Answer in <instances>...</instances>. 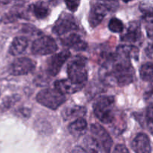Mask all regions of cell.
<instances>
[{
    "instance_id": "5bb4252c",
    "label": "cell",
    "mask_w": 153,
    "mask_h": 153,
    "mask_svg": "<svg viewBox=\"0 0 153 153\" xmlns=\"http://www.w3.org/2000/svg\"><path fill=\"white\" fill-rule=\"evenodd\" d=\"M84 85H78L73 83L70 79H61L55 82V88L61 94H72L81 91L83 88Z\"/></svg>"
},
{
    "instance_id": "83f0119b",
    "label": "cell",
    "mask_w": 153,
    "mask_h": 153,
    "mask_svg": "<svg viewBox=\"0 0 153 153\" xmlns=\"http://www.w3.org/2000/svg\"><path fill=\"white\" fill-rule=\"evenodd\" d=\"M71 153H87L85 149L81 146H76L73 149Z\"/></svg>"
},
{
    "instance_id": "484cf974",
    "label": "cell",
    "mask_w": 153,
    "mask_h": 153,
    "mask_svg": "<svg viewBox=\"0 0 153 153\" xmlns=\"http://www.w3.org/2000/svg\"><path fill=\"white\" fill-rule=\"evenodd\" d=\"M112 153H129V152L126 146L123 144H118L115 146Z\"/></svg>"
},
{
    "instance_id": "9c48e42d",
    "label": "cell",
    "mask_w": 153,
    "mask_h": 153,
    "mask_svg": "<svg viewBox=\"0 0 153 153\" xmlns=\"http://www.w3.org/2000/svg\"><path fill=\"white\" fill-rule=\"evenodd\" d=\"M91 130V133L94 136V138L98 141L100 145L102 146L105 153H110L113 144V140L108 131L102 126L97 123L92 124Z\"/></svg>"
},
{
    "instance_id": "4dcf8cb0",
    "label": "cell",
    "mask_w": 153,
    "mask_h": 153,
    "mask_svg": "<svg viewBox=\"0 0 153 153\" xmlns=\"http://www.w3.org/2000/svg\"><path fill=\"white\" fill-rule=\"evenodd\" d=\"M123 1L124 2L127 3V2H128V1H132V0H123Z\"/></svg>"
},
{
    "instance_id": "d6986e66",
    "label": "cell",
    "mask_w": 153,
    "mask_h": 153,
    "mask_svg": "<svg viewBox=\"0 0 153 153\" xmlns=\"http://www.w3.org/2000/svg\"><path fill=\"white\" fill-rule=\"evenodd\" d=\"M31 9H32L34 15L37 19H44L46 16H48L50 12L49 6L43 1H38L32 4Z\"/></svg>"
},
{
    "instance_id": "d4e9b609",
    "label": "cell",
    "mask_w": 153,
    "mask_h": 153,
    "mask_svg": "<svg viewBox=\"0 0 153 153\" xmlns=\"http://www.w3.org/2000/svg\"><path fill=\"white\" fill-rule=\"evenodd\" d=\"M81 0H65V4L67 8L72 12H75L77 10Z\"/></svg>"
},
{
    "instance_id": "5b68a950",
    "label": "cell",
    "mask_w": 153,
    "mask_h": 153,
    "mask_svg": "<svg viewBox=\"0 0 153 153\" xmlns=\"http://www.w3.org/2000/svg\"><path fill=\"white\" fill-rule=\"evenodd\" d=\"M58 49L56 42L49 36H43L35 40L31 46V52L34 55H46L55 53Z\"/></svg>"
},
{
    "instance_id": "1f68e13d",
    "label": "cell",
    "mask_w": 153,
    "mask_h": 153,
    "mask_svg": "<svg viewBox=\"0 0 153 153\" xmlns=\"http://www.w3.org/2000/svg\"><path fill=\"white\" fill-rule=\"evenodd\" d=\"M0 95H1V91H0Z\"/></svg>"
},
{
    "instance_id": "277c9868",
    "label": "cell",
    "mask_w": 153,
    "mask_h": 153,
    "mask_svg": "<svg viewBox=\"0 0 153 153\" xmlns=\"http://www.w3.org/2000/svg\"><path fill=\"white\" fill-rule=\"evenodd\" d=\"M37 102L42 105L55 110L64 104L66 101V97L56 89H44L40 91L36 97Z\"/></svg>"
},
{
    "instance_id": "f546056e",
    "label": "cell",
    "mask_w": 153,
    "mask_h": 153,
    "mask_svg": "<svg viewBox=\"0 0 153 153\" xmlns=\"http://www.w3.org/2000/svg\"><path fill=\"white\" fill-rule=\"evenodd\" d=\"M102 1H109V2H112V1H117V0H101Z\"/></svg>"
},
{
    "instance_id": "e0dca14e",
    "label": "cell",
    "mask_w": 153,
    "mask_h": 153,
    "mask_svg": "<svg viewBox=\"0 0 153 153\" xmlns=\"http://www.w3.org/2000/svg\"><path fill=\"white\" fill-rule=\"evenodd\" d=\"M28 39L25 37H16L12 41L9 48V53L11 55L16 56L22 53L28 46Z\"/></svg>"
},
{
    "instance_id": "7a4b0ae2",
    "label": "cell",
    "mask_w": 153,
    "mask_h": 153,
    "mask_svg": "<svg viewBox=\"0 0 153 153\" xmlns=\"http://www.w3.org/2000/svg\"><path fill=\"white\" fill-rule=\"evenodd\" d=\"M114 107V98L113 97L111 96L100 97L94 103V114L103 123H111L115 120Z\"/></svg>"
},
{
    "instance_id": "603a6c76",
    "label": "cell",
    "mask_w": 153,
    "mask_h": 153,
    "mask_svg": "<svg viewBox=\"0 0 153 153\" xmlns=\"http://www.w3.org/2000/svg\"><path fill=\"white\" fill-rule=\"evenodd\" d=\"M108 28L111 31L114 33H120L123 31L124 25L122 21L117 18H112L109 21Z\"/></svg>"
},
{
    "instance_id": "8fae6325",
    "label": "cell",
    "mask_w": 153,
    "mask_h": 153,
    "mask_svg": "<svg viewBox=\"0 0 153 153\" xmlns=\"http://www.w3.org/2000/svg\"><path fill=\"white\" fill-rule=\"evenodd\" d=\"M142 33L140 22L134 21L130 22L126 31L121 36V40L127 43H135L140 41Z\"/></svg>"
},
{
    "instance_id": "f1b7e54d",
    "label": "cell",
    "mask_w": 153,
    "mask_h": 153,
    "mask_svg": "<svg viewBox=\"0 0 153 153\" xmlns=\"http://www.w3.org/2000/svg\"><path fill=\"white\" fill-rule=\"evenodd\" d=\"M146 96H148V97H153V81L151 82L150 85H149V90H148L147 93H146Z\"/></svg>"
},
{
    "instance_id": "44dd1931",
    "label": "cell",
    "mask_w": 153,
    "mask_h": 153,
    "mask_svg": "<svg viewBox=\"0 0 153 153\" xmlns=\"http://www.w3.org/2000/svg\"><path fill=\"white\" fill-rule=\"evenodd\" d=\"M140 76L145 82L153 81V62H148L143 64L140 69Z\"/></svg>"
},
{
    "instance_id": "8992f818",
    "label": "cell",
    "mask_w": 153,
    "mask_h": 153,
    "mask_svg": "<svg viewBox=\"0 0 153 153\" xmlns=\"http://www.w3.org/2000/svg\"><path fill=\"white\" fill-rule=\"evenodd\" d=\"M78 25L74 17L68 13H62L54 25L52 31L57 35L61 36L76 31Z\"/></svg>"
},
{
    "instance_id": "52a82bcc",
    "label": "cell",
    "mask_w": 153,
    "mask_h": 153,
    "mask_svg": "<svg viewBox=\"0 0 153 153\" xmlns=\"http://www.w3.org/2000/svg\"><path fill=\"white\" fill-rule=\"evenodd\" d=\"M36 63L31 58L22 57L13 61L9 66L8 71L13 76H24L34 70Z\"/></svg>"
},
{
    "instance_id": "ffe728a7",
    "label": "cell",
    "mask_w": 153,
    "mask_h": 153,
    "mask_svg": "<svg viewBox=\"0 0 153 153\" xmlns=\"http://www.w3.org/2000/svg\"><path fill=\"white\" fill-rule=\"evenodd\" d=\"M84 149L87 153H102L101 146L94 137L88 136L83 140Z\"/></svg>"
},
{
    "instance_id": "3957f363",
    "label": "cell",
    "mask_w": 153,
    "mask_h": 153,
    "mask_svg": "<svg viewBox=\"0 0 153 153\" xmlns=\"http://www.w3.org/2000/svg\"><path fill=\"white\" fill-rule=\"evenodd\" d=\"M67 74L69 79L73 83L85 85L88 77L86 58L82 56L75 57L67 66Z\"/></svg>"
},
{
    "instance_id": "4fadbf2b",
    "label": "cell",
    "mask_w": 153,
    "mask_h": 153,
    "mask_svg": "<svg viewBox=\"0 0 153 153\" xmlns=\"http://www.w3.org/2000/svg\"><path fill=\"white\" fill-rule=\"evenodd\" d=\"M61 43L64 46L72 48L76 51H84L88 47V43L76 33H72L61 38Z\"/></svg>"
},
{
    "instance_id": "ac0fdd59",
    "label": "cell",
    "mask_w": 153,
    "mask_h": 153,
    "mask_svg": "<svg viewBox=\"0 0 153 153\" xmlns=\"http://www.w3.org/2000/svg\"><path fill=\"white\" fill-rule=\"evenodd\" d=\"M87 128H88L87 121L82 117L75 120L73 123L70 124L68 127L70 132L73 135L76 136V137H79V136L85 134Z\"/></svg>"
},
{
    "instance_id": "7c38bea8",
    "label": "cell",
    "mask_w": 153,
    "mask_h": 153,
    "mask_svg": "<svg viewBox=\"0 0 153 153\" xmlns=\"http://www.w3.org/2000/svg\"><path fill=\"white\" fill-rule=\"evenodd\" d=\"M131 148L135 153H151L152 149L149 137L144 133H139L132 140Z\"/></svg>"
},
{
    "instance_id": "2e32d148",
    "label": "cell",
    "mask_w": 153,
    "mask_h": 153,
    "mask_svg": "<svg viewBox=\"0 0 153 153\" xmlns=\"http://www.w3.org/2000/svg\"><path fill=\"white\" fill-rule=\"evenodd\" d=\"M86 108L83 106L73 105L67 107L63 111L62 116L65 120H70L73 119H79L85 116L86 114Z\"/></svg>"
},
{
    "instance_id": "4316f807",
    "label": "cell",
    "mask_w": 153,
    "mask_h": 153,
    "mask_svg": "<svg viewBox=\"0 0 153 153\" xmlns=\"http://www.w3.org/2000/svg\"><path fill=\"white\" fill-rule=\"evenodd\" d=\"M145 53L148 58H150V59H153V41L150 42L146 46V49H145Z\"/></svg>"
},
{
    "instance_id": "ba28073f",
    "label": "cell",
    "mask_w": 153,
    "mask_h": 153,
    "mask_svg": "<svg viewBox=\"0 0 153 153\" xmlns=\"http://www.w3.org/2000/svg\"><path fill=\"white\" fill-rule=\"evenodd\" d=\"M70 57V52L68 50H63L59 53L52 55L47 62L46 70L48 74L51 76H56Z\"/></svg>"
},
{
    "instance_id": "6da1fadb",
    "label": "cell",
    "mask_w": 153,
    "mask_h": 153,
    "mask_svg": "<svg viewBox=\"0 0 153 153\" xmlns=\"http://www.w3.org/2000/svg\"><path fill=\"white\" fill-rule=\"evenodd\" d=\"M111 76L119 86L123 87L129 85L134 81V71L130 60L120 59L115 57L112 64Z\"/></svg>"
},
{
    "instance_id": "30bf717a",
    "label": "cell",
    "mask_w": 153,
    "mask_h": 153,
    "mask_svg": "<svg viewBox=\"0 0 153 153\" xmlns=\"http://www.w3.org/2000/svg\"><path fill=\"white\" fill-rule=\"evenodd\" d=\"M108 8L102 3H97L91 9L88 22L92 28H95L100 25L107 14Z\"/></svg>"
},
{
    "instance_id": "7402d4cb",
    "label": "cell",
    "mask_w": 153,
    "mask_h": 153,
    "mask_svg": "<svg viewBox=\"0 0 153 153\" xmlns=\"http://www.w3.org/2000/svg\"><path fill=\"white\" fill-rule=\"evenodd\" d=\"M145 28L149 37H153V10H146L143 16Z\"/></svg>"
},
{
    "instance_id": "cb8c5ba5",
    "label": "cell",
    "mask_w": 153,
    "mask_h": 153,
    "mask_svg": "<svg viewBox=\"0 0 153 153\" xmlns=\"http://www.w3.org/2000/svg\"><path fill=\"white\" fill-rule=\"evenodd\" d=\"M146 120L148 128L153 133V105L148 107L146 114Z\"/></svg>"
},
{
    "instance_id": "9a60e30c",
    "label": "cell",
    "mask_w": 153,
    "mask_h": 153,
    "mask_svg": "<svg viewBox=\"0 0 153 153\" xmlns=\"http://www.w3.org/2000/svg\"><path fill=\"white\" fill-rule=\"evenodd\" d=\"M139 55V50L136 46H129V45H121L117 49L115 57L120 59L130 60L134 58L137 60Z\"/></svg>"
}]
</instances>
